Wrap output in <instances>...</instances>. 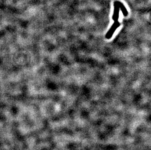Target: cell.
<instances>
[{"mask_svg":"<svg viewBox=\"0 0 151 150\" xmlns=\"http://www.w3.org/2000/svg\"><path fill=\"white\" fill-rule=\"evenodd\" d=\"M120 26V24L118 21H114V24H113V26H111V28L106 35V38L107 39H110L111 38L115 31L117 29V28Z\"/></svg>","mask_w":151,"mask_h":150,"instance_id":"cell-1","label":"cell"}]
</instances>
